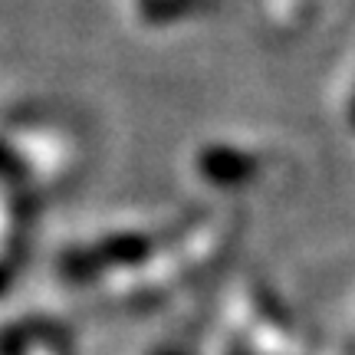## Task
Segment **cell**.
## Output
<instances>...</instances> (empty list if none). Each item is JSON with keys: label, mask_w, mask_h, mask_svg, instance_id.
Segmentation results:
<instances>
[{"label": "cell", "mask_w": 355, "mask_h": 355, "mask_svg": "<svg viewBox=\"0 0 355 355\" xmlns=\"http://www.w3.org/2000/svg\"><path fill=\"white\" fill-rule=\"evenodd\" d=\"M198 165H201L204 178H211L217 184H243L257 171L254 158L237 152V148H207V152H201Z\"/></svg>", "instance_id": "1"}]
</instances>
